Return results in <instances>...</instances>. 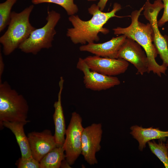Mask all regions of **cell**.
I'll return each instance as SVG.
<instances>
[{"instance_id":"obj_25","label":"cell","mask_w":168,"mask_h":168,"mask_svg":"<svg viewBox=\"0 0 168 168\" xmlns=\"http://www.w3.org/2000/svg\"><path fill=\"white\" fill-rule=\"evenodd\" d=\"M70 165L66 160V159L63 160L61 163L60 167L61 168H71Z\"/></svg>"},{"instance_id":"obj_17","label":"cell","mask_w":168,"mask_h":168,"mask_svg":"<svg viewBox=\"0 0 168 168\" xmlns=\"http://www.w3.org/2000/svg\"><path fill=\"white\" fill-rule=\"evenodd\" d=\"M63 147H56L48 153L40 162V168H59L62 161L65 159Z\"/></svg>"},{"instance_id":"obj_9","label":"cell","mask_w":168,"mask_h":168,"mask_svg":"<svg viewBox=\"0 0 168 168\" xmlns=\"http://www.w3.org/2000/svg\"><path fill=\"white\" fill-rule=\"evenodd\" d=\"M77 68L83 72V82L87 89L95 91L106 90L120 83L119 79L115 76L106 75L91 70L82 58H79Z\"/></svg>"},{"instance_id":"obj_6","label":"cell","mask_w":168,"mask_h":168,"mask_svg":"<svg viewBox=\"0 0 168 168\" xmlns=\"http://www.w3.org/2000/svg\"><path fill=\"white\" fill-rule=\"evenodd\" d=\"M143 6V15L150 24L153 31L154 44L163 61L162 64L168 67V39L162 35L158 29L157 18L158 14L163 8L161 0H156L151 3L147 0Z\"/></svg>"},{"instance_id":"obj_21","label":"cell","mask_w":168,"mask_h":168,"mask_svg":"<svg viewBox=\"0 0 168 168\" xmlns=\"http://www.w3.org/2000/svg\"><path fill=\"white\" fill-rule=\"evenodd\" d=\"M18 168H40V163L32 156L25 158L21 157L15 164Z\"/></svg>"},{"instance_id":"obj_20","label":"cell","mask_w":168,"mask_h":168,"mask_svg":"<svg viewBox=\"0 0 168 168\" xmlns=\"http://www.w3.org/2000/svg\"><path fill=\"white\" fill-rule=\"evenodd\" d=\"M31 2L34 4L45 2L57 4L62 7L69 16L74 15L78 10L73 0H32Z\"/></svg>"},{"instance_id":"obj_11","label":"cell","mask_w":168,"mask_h":168,"mask_svg":"<svg viewBox=\"0 0 168 168\" xmlns=\"http://www.w3.org/2000/svg\"><path fill=\"white\" fill-rule=\"evenodd\" d=\"M118 58L132 64L137 69V73L143 75L148 72V60L146 53L141 45L132 39L126 37Z\"/></svg>"},{"instance_id":"obj_4","label":"cell","mask_w":168,"mask_h":168,"mask_svg":"<svg viewBox=\"0 0 168 168\" xmlns=\"http://www.w3.org/2000/svg\"><path fill=\"white\" fill-rule=\"evenodd\" d=\"M27 102L21 94L13 89L7 81L0 83V128L3 122L29 121Z\"/></svg>"},{"instance_id":"obj_13","label":"cell","mask_w":168,"mask_h":168,"mask_svg":"<svg viewBox=\"0 0 168 168\" xmlns=\"http://www.w3.org/2000/svg\"><path fill=\"white\" fill-rule=\"evenodd\" d=\"M126 37L122 35L113 37L110 40L101 43H88L81 46V51L87 52L95 55L112 58H117L119 51Z\"/></svg>"},{"instance_id":"obj_5","label":"cell","mask_w":168,"mask_h":168,"mask_svg":"<svg viewBox=\"0 0 168 168\" xmlns=\"http://www.w3.org/2000/svg\"><path fill=\"white\" fill-rule=\"evenodd\" d=\"M47 21L42 28L35 29L29 37L18 47L22 52L26 53L36 54L42 49H48L52 47V42L56 32L55 28L59 20V13L48 9Z\"/></svg>"},{"instance_id":"obj_2","label":"cell","mask_w":168,"mask_h":168,"mask_svg":"<svg viewBox=\"0 0 168 168\" xmlns=\"http://www.w3.org/2000/svg\"><path fill=\"white\" fill-rule=\"evenodd\" d=\"M143 9V6L139 10L132 12L130 16L131 21L129 26L125 28L118 27L113 30L114 35H124L139 44L144 49L148 58L147 72H152L161 77L162 74H165L167 67L162 64L159 65L155 60L158 53L153 43V31L150 24L148 23L145 24L138 20Z\"/></svg>"},{"instance_id":"obj_23","label":"cell","mask_w":168,"mask_h":168,"mask_svg":"<svg viewBox=\"0 0 168 168\" xmlns=\"http://www.w3.org/2000/svg\"><path fill=\"white\" fill-rule=\"evenodd\" d=\"M4 69V64L3 61L2 54L0 53V83L2 82V77Z\"/></svg>"},{"instance_id":"obj_12","label":"cell","mask_w":168,"mask_h":168,"mask_svg":"<svg viewBox=\"0 0 168 168\" xmlns=\"http://www.w3.org/2000/svg\"><path fill=\"white\" fill-rule=\"evenodd\" d=\"M32 156L40 162L49 152L57 147L54 135L46 129L41 132L33 131L28 134Z\"/></svg>"},{"instance_id":"obj_8","label":"cell","mask_w":168,"mask_h":168,"mask_svg":"<svg viewBox=\"0 0 168 168\" xmlns=\"http://www.w3.org/2000/svg\"><path fill=\"white\" fill-rule=\"evenodd\" d=\"M102 129L100 123H93L84 128L82 135V152L85 160L91 165L98 163L96 156L101 148Z\"/></svg>"},{"instance_id":"obj_18","label":"cell","mask_w":168,"mask_h":168,"mask_svg":"<svg viewBox=\"0 0 168 168\" xmlns=\"http://www.w3.org/2000/svg\"><path fill=\"white\" fill-rule=\"evenodd\" d=\"M164 141L159 139L157 143L153 140L147 143L151 152L163 163L165 168H168V149Z\"/></svg>"},{"instance_id":"obj_15","label":"cell","mask_w":168,"mask_h":168,"mask_svg":"<svg viewBox=\"0 0 168 168\" xmlns=\"http://www.w3.org/2000/svg\"><path fill=\"white\" fill-rule=\"evenodd\" d=\"M130 129V133L138 142L139 149L141 151L145 147L148 142L155 139H161L164 141L168 137V131H161L159 128L152 127L145 128L135 125L131 127Z\"/></svg>"},{"instance_id":"obj_16","label":"cell","mask_w":168,"mask_h":168,"mask_svg":"<svg viewBox=\"0 0 168 168\" xmlns=\"http://www.w3.org/2000/svg\"><path fill=\"white\" fill-rule=\"evenodd\" d=\"M29 122H11L8 121L3 122L2 127L9 129L14 135L19 147L22 158L29 157L32 156L28 137L26 135L24 126Z\"/></svg>"},{"instance_id":"obj_26","label":"cell","mask_w":168,"mask_h":168,"mask_svg":"<svg viewBox=\"0 0 168 168\" xmlns=\"http://www.w3.org/2000/svg\"><path fill=\"white\" fill-rule=\"evenodd\" d=\"M166 147H167V148L168 149V139L167 140V141H166Z\"/></svg>"},{"instance_id":"obj_7","label":"cell","mask_w":168,"mask_h":168,"mask_svg":"<svg viewBox=\"0 0 168 168\" xmlns=\"http://www.w3.org/2000/svg\"><path fill=\"white\" fill-rule=\"evenodd\" d=\"M80 115L73 112L69 124L66 130V138L63 145L65 159L70 166L73 165L81 154L82 135L84 129Z\"/></svg>"},{"instance_id":"obj_3","label":"cell","mask_w":168,"mask_h":168,"mask_svg":"<svg viewBox=\"0 0 168 168\" xmlns=\"http://www.w3.org/2000/svg\"><path fill=\"white\" fill-rule=\"evenodd\" d=\"M34 7L33 5L20 13L12 12L7 30L0 38L5 55L12 53L25 41L35 28L29 21V17Z\"/></svg>"},{"instance_id":"obj_1","label":"cell","mask_w":168,"mask_h":168,"mask_svg":"<svg viewBox=\"0 0 168 168\" xmlns=\"http://www.w3.org/2000/svg\"><path fill=\"white\" fill-rule=\"evenodd\" d=\"M121 8L120 4L115 3L111 11L104 12L97 5L93 4L88 8V12L92 16L90 20L83 21L77 15L70 16L68 20L73 27L68 29L67 36L75 44L84 45L98 42L100 40L99 33L106 35L109 32V30L104 26L110 18L123 17L115 14Z\"/></svg>"},{"instance_id":"obj_22","label":"cell","mask_w":168,"mask_h":168,"mask_svg":"<svg viewBox=\"0 0 168 168\" xmlns=\"http://www.w3.org/2000/svg\"><path fill=\"white\" fill-rule=\"evenodd\" d=\"M163 3L164 12L162 16L157 21L158 27H161L168 21V0H161Z\"/></svg>"},{"instance_id":"obj_24","label":"cell","mask_w":168,"mask_h":168,"mask_svg":"<svg viewBox=\"0 0 168 168\" xmlns=\"http://www.w3.org/2000/svg\"><path fill=\"white\" fill-rule=\"evenodd\" d=\"M99 2L97 4V6L99 7L100 10L103 11L106 5L108 0H99Z\"/></svg>"},{"instance_id":"obj_10","label":"cell","mask_w":168,"mask_h":168,"mask_svg":"<svg viewBox=\"0 0 168 168\" xmlns=\"http://www.w3.org/2000/svg\"><path fill=\"white\" fill-rule=\"evenodd\" d=\"M89 68L102 74L115 76L124 73L129 66L128 62L120 58H112L96 55L90 56L84 59Z\"/></svg>"},{"instance_id":"obj_27","label":"cell","mask_w":168,"mask_h":168,"mask_svg":"<svg viewBox=\"0 0 168 168\" xmlns=\"http://www.w3.org/2000/svg\"><path fill=\"white\" fill-rule=\"evenodd\" d=\"M88 1H96V0H87Z\"/></svg>"},{"instance_id":"obj_19","label":"cell","mask_w":168,"mask_h":168,"mask_svg":"<svg viewBox=\"0 0 168 168\" xmlns=\"http://www.w3.org/2000/svg\"><path fill=\"white\" fill-rule=\"evenodd\" d=\"M17 0H6L0 4V32L8 25L12 12L11 10Z\"/></svg>"},{"instance_id":"obj_14","label":"cell","mask_w":168,"mask_h":168,"mask_svg":"<svg viewBox=\"0 0 168 168\" xmlns=\"http://www.w3.org/2000/svg\"><path fill=\"white\" fill-rule=\"evenodd\" d=\"M64 80L61 77L59 82V90L58 100L54 104V111L53 119L55 126L54 135L57 147H63L64 144L66 132V126L63 111L62 105L61 96Z\"/></svg>"}]
</instances>
